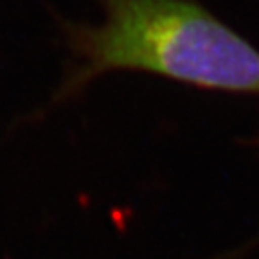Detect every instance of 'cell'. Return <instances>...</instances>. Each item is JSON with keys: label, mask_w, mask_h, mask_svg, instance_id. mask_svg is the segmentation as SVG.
<instances>
[{"label": "cell", "mask_w": 259, "mask_h": 259, "mask_svg": "<svg viewBox=\"0 0 259 259\" xmlns=\"http://www.w3.org/2000/svg\"><path fill=\"white\" fill-rule=\"evenodd\" d=\"M99 24L69 25V96L97 76L146 72L196 89L259 96V51L194 0H101Z\"/></svg>", "instance_id": "6da1fadb"}]
</instances>
